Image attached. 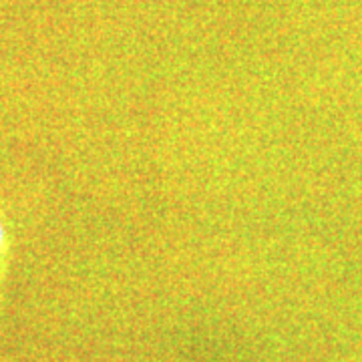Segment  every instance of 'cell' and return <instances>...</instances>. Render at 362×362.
<instances>
[{"instance_id":"obj_1","label":"cell","mask_w":362,"mask_h":362,"mask_svg":"<svg viewBox=\"0 0 362 362\" xmlns=\"http://www.w3.org/2000/svg\"><path fill=\"white\" fill-rule=\"evenodd\" d=\"M2 242H4V228H2V221H0V247H2Z\"/></svg>"}]
</instances>
